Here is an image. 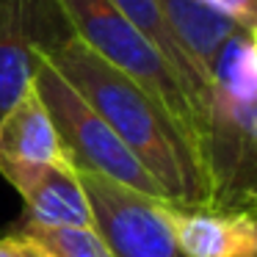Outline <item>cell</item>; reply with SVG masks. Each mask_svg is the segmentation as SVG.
I'll return each instance as SVG.
<instances>
[{
  "label": "cell",
  "mask_w": 257,
  "mask_h": 257,
  "mask_svg": "<svg viewBox=\"0 0 257 257\" xmlns=\"http://www.w3.org/2000/svg\"><path fill=\"white\" fill-rule=\"evenodd\" d=\"M36 53L100 113L169 202L210 205V185L194 141L144 86L105 61L72 31Z\"/></svg>",
  "instance_id": "1"
},
{
  "label": "cell",
  "mask_w": 257,
  "mask_h": 257,
  "mask_svg": "<svg viewBox=\"0 0 257 257\" xmlns=\"http://www.w3.org/2000/svg\"><path fill=\"white\" fill-rule=\"evenodd\" d=\"M257 45L254 31H235L210 69V89L196 124V150L210 185V205L254 210Z\"/></svg>",
  "instance_id": "2"
},
{
  "label": "cell",
  "mask_w": 257,
  "mask_h": 257,
  "mask_svg": "<svg viewBox=\"0 0 257 257\" xmlns=\"http://www.w3.org/2000/svg\"><path fill=\"white\" fill-rule=\"evenodd\" d=\"M69 31L94 53L144 86L196 147V113L183 80L174 75L158 47L113 6L111 0H53Z\"/></svg>",
  "instance_id": "3"
},
{
  "label": "cell",
  "mask_w": 257,
  "mask_h": 257,
  "mask_svg": "<svg viewBox=\"0 0 257 257\" xmlns=\"http://www.w3.org/2000/svg\"><path fill=\"white\" fill-rule=\"evenodd\" d=\"M34 89L42 97L47 113L53 119L61 147L69 163L78 172H91L124 183L130 188L150 194L155 199H166L163 188L152 180V174L136 161V155L119 141V136L102 122V116L45 61L36 58ZM169 202V199H166Z\"/></svg>",
  "instance_id": "4"
},
{
  "label": "cell",
  "mask_w": 257,
  "mask_h": 257,
  "mask_svg": "<svg viewBox=\"0 0 257 257\" xmlns=\"http://www.w3.org/2000/svg\"><path fill=\"white\" fill-rule=\"evenodd\" d=\"M78 180L89 196L97 235L113 257H185L163 218L166 199L91 172H78Z\"/></svg>",
  "instance_id": "5"
},
{
  "label": "cell",
  "mask_w": 257,
  "mask_h": 257,
  "mask_svg": "<svg viewBox=\"0 0 257 257\" xmlns=\"http://www.w3.org/2000/svg\"><path fill=\"white\" fill-rule=\"evenodd\" d=\"M67 31L53 0H0V119L28 91L36 50Z\"/></svg>",
  "instance_id": "6"
},
{
  "label": "cell",
  "mask_w": 257,
  "mask_h": 257,
  "mask_svg": "<svg viewBox=\"0 0 257 257\" xmlns=\"http://www.w3.org/2000/svg\"><path fill=\"white\" fill-rule=\"evenodd\" d=\"M56 163H69V158L31 80L28 91L0 119V174L23 191L42 169Z\"/></svg>",
  "instance_id": "7"
},
{
  "label": "cell",
  "mask_w": 257,
  "mask_h": 257,
  "mask_svg": "<svg viewBox=\"0 0 257 257\" xmlns=\"http://www.w3.org/2000/svg\"><path fill=\"white\" fill-rule=\"evenodd\" d=\"M163 218L185 257H257L254 210L163 202Z\"/></svg>",
  "instance_id": "8"
},
{
  "label": "cell",
  "mask_w": 257,
  "mask_h": 257,
  "mask_svg": "<svg viewBox=\"0 0 257 257\" xmlns=\"http://www.w3.org/2000/svg\"><path fill=\"white\" fill-rule=\"evenodd\" d=\"M155 3L180 50L194 64L199 78L210 86V69L232 34L240 31L238 23L205 0H155Z\"/></svg>",
  "instance_id": "9"
},
{
  "label": "cell",
  "mask_w": 257,
  "mask_h": 257,
  "mask_svg": "<svg viewBox=\"0 0 257 257\" xmlns=\"http://www.w3.org/2000/svg\"><path fill=\"white\" fill-rule=\"evenodd\" d=\"M25 202L17 224L34 227H94L91 205L72 163L47 166L20 191Z\"/></svg>",
  "instance_id": "10"
},
{
  "label": "cell",
  "mask_w": 257,
  "mask_h": 257,
  "mask_svg": "<svg viewBox=\"0 0 257 257\" xmlns=\"http://www.w3.org/2000/svg\"><path fill=\"white\" fill-rule=\"evenodd\" d=\"M111 3L158 47V53L169 61V67L174 69V75L183 80L185 91H188V97H191V105H194V113H196V124H199V116H202V108H205L207 89H210V86L199 78V72L194 69V64L185 58V53L180 50V45L174 42L166 20L161 17L158 3L155 0H111Z\"/></svg>",
  "instance_id": "11"
},
{
  "label": "cell",
  "mask_w": 257,
  "mask_h": 257,
  "mask_svg": "<svg viewBox=\"0 0 257 257\" xmlns=\"http://www.w3.org/2000/svg\"><path fill=\"white\" fill-rule=\"evenodd\" d=\"M14 232L39 240L53 257H113L94 227H34L14 224Z\"/></svg>",
  "instance_id": "12"
},
{
  "label": "cell",
  "mask_w": 257,
  "mask_h": 257,
  "mask_svg": "<svg viewBox=\"0 0 257 257\" xmlns=\"http://www.w3.org/2000/svg\"><path fill=\"white\" fill-rule=\"evenodd\" d=\"M0 257H53L39 240L28 238L23 232H9L0 238Z\"/></svg>",
  "instance_id": "13"
}]
</instances>
